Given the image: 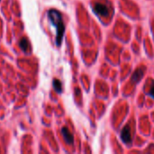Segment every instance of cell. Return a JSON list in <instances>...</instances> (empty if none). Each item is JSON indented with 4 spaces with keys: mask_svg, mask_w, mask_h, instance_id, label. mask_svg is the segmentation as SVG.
Listing matches in <instances>:
<instances>
[{
    "mask_svg": "<svg viewBox=\"0 0 154 154\" xmlns=\"http://www.w3.org/2000/svg\"><path fill=\"white\" fill-rule=\"evenodd\" d=\"M48 17L51 24L56 28V44L57 46H60L61 44V41L65 30L61 14L59 11L55 9H51L48 12Z\"/></svg>",
    "mask_w": 154,
    "mask_h": 154,
    "instance_id": "1",
    "label": "cell"
},
{
    "mask_svg": "<svg viewBox=\"0 0 154 154\" xmlns=\"http://www.w3.org/2000/svg\"><path fill=\"white\" fill-rule=\"evenodd\" d=\"M19 45H20V48L23 50V51H24V52H26V51H27V50H28V46H29V43H28V41H27L26 39H23V40H21V42H20Z\"/></svg>",
    "mask_w": 154,
    "mask_h": 154,
    "instance_id": "7",
    "label": "cell"
},
{
    "mask_svg": "<svg viewBox=\"0 0 154 154\" xmlns=\"http://www.w3.org/2000/svg\"><path fill=\"white\" fill-rule=\"evenodd\" d=\"M144 71H145V69H144L143 67V68H139L137 70H135V72H134V75H133L132 81H133L134 83H137V82L143 77Z\"/></svg>",
    "mask_w": 154,
    "mask_h": 154,
    "instance_id": "4",
    "label": "cell"
},
{
    "mask_svg": "<svg viewBox=\"0 0 154 154\" xmlns=\"http://www.w3.org/2000/svg\"><path fill=\"white\" fill-rule=\"evenodd\" d=\"M121 138H122L123 142L125 143H129L131 142V140H132V134H131V128H130L129 125L125 126L123 129V131L121 133Z\"/></svg>",
    "mask_w": 154,
    "mask_h": 154,
    "instance_id": "3",
    "label": "cell"
},
{
    "mask_svg": "<svg viewBox=\"0 0 154 154\" xmlns=\"http://www.w3.org/2000/svg\"><path fill=\"white\" fill-rule=\"evenodd\" d=\"M53 88L54 89L58 92V93H61L62 91V86L61 83L59 79H54L53 80Z\"/></svg>",
    "mask_w": 154,
    "mask_h": 154,
    "instance_id": "6",
    "label": "cell"
},
{
    "mask_svg": "<svg viewBox=\"0 0 154 154\" xmlns=\"http://www.w3.org/2000/svg\"><path fill=\"white\" fill-rule=\"evenodd\" d=\"M150 95L154 97V84L152 86V88H151V91H150Z\"/></svg>",
    "mask_w": 154,
    "mask_h": 154,
    "instance_id": "8",
    "label": "cell"
},
{
    "mask_svg": "<svg viewBox=\"0 0 154 154\" xmlns=\"http://www.w3.org/2000/svg\"><path fill=\"white\" fill-rule=\"evenodd\" d=\"M95 11L97 14L101 16H108L110 9L107 5L103 3H96L95 5Z\"/></svg>",
    "mask_w": 154,
    "mask_h": 154,
    "instance_id": "2",
    "label": "cell"
},
{
    "mask_svg": "<svg viewBox=\"0 0 154 154\" xmlns=\"http://www.w3.org/2000/svg\"><path fill=\"white\" fill-rule=\"evenodd\" d=\"M61 133H62V135H63L66 143H68L69 144H72L73 143V135L70 134V132L68 130V128L63 127L61 129Z\"/></svg>",
    "mask_w": 154,
    "mask_h": 154,
    "instance_id": "5",
    "label": "cell"
}]
</instances>
